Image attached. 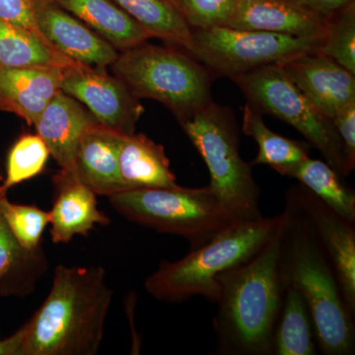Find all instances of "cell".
<instances>
[{"mask_svg":"<svg viewBox=\"0 0 355 355\" xmlns=\"http://www.w3.org/2000/svg\"><path fill=\"white\" fill-rule=\"evenodd\" d=\"M284 223L250 260L217 277L216 354L272 355V334L284 293L279 270Z\"/></svg>","mask_w":355,"mask_h":355,"instance_id":"cell-1","label":"cell"},{"mask_svg":"<svg viewBox=\"0 0 355 355\" xmlns=\"http://www.w3.org/2000/svg\"><path fill=\"white\" fill-rule=\"evenodd\" d=\"M113 289L102 268L58 266L48 297L26 323L22 355H95Z\"/></svg>","mask_w":355,"mask_h":355,"instance_id":"cell-2","label":"cell"},{"mask_svg":"<svg viewBox=\"0 0 355 355\" xmlns=\"http://www.w3.org/2000/svg\"><path fill=\"white\" fill-rule=\"evenodd\" d=\"M284 209L286 220L279 258L284 287H293L304 299L317 345L324 354H354V316L345 304L330 261L309 221L288 193Z\"/></svg>","mask_w":355,"mask_h":355,"instance_id":"cell-3","label":"cell"},{"mask_svg":"<svg viewBox=\"0 0 355 355\" xmlns=\"http://www.w3.org/2000/svg\"><path fill=\"white\" fill-rule=\"evenodd\" d=\"M286 218L284 209L277 216L235 222L180 260L163 261L146 279V291L165 302H183L202 296L216 303L219 295L217 277L258 253L277 234Z\"/></svg>","mask_w":355,"mask_h":355,"instance_id":"cell-4","label":"cell"},{"mask_svg":"<svg viewBox=\"0 0 355 355\" xmlns=\"http://www.w3.org/2000/svg\"><path fill=\"white\" fill-rule=\"evenodd\" d=\"M209 169V186L236 221L260 219V188L239 151L234 114L212 101L178 120Z\"/></svg>","mask_w":355,"mask_h":355,"instance_id":"cell-5","label":"cell"},{"mask_svg":"<svg viewBox=\"0 0 355 355\" xmlns=\"http://www.w3.org/2000/svg\"><path fill=\"white\" fill-rule=\"evenodd\" d=\"M112 67L135 97L162 103L177 120L212 102L214 76L188 51L144 42L123 51Z\"/></svg>","mask_w":355,"mask_h":355,"instance_id":"cell-6","label":"cell"},{"mask_svg":"<svg viewBox=\"0 0 355 355\" xmlns=\"http://www.w3.org/2000/svg\"><path fill=\"white\" fill-rule=\"evenodd\" d=\"M112 207L128 220L190 242L210 241L237 222L209 184L202 188H140L110 196Z\"/></svg>","mask_w":355,"mask_h":355,"instance_id":"cell-7","label":"cell"},{"mask_svg":"<svg viewBox=\"0 0 355 355\" xmlns=\"http://www.w3.org/2000/svg\"><path fill=\"white\" fill-rule=\"evenodd\" d=\"M250 104L298 130L340 177L345 175L343 144L333 123L315 109L280 64L233 77Z\"/></svg>","mask_w":355,"mask_h":355,"instance_id":"cell-8","label":"cell"},{"mask_svg":"<svg viewBox=\"0 0 355 355\" xmlns=\"http://www.w3.org/2000/svg\"><path fill=\"white\" fill-rule=\"evenodd\" d=\"M324 37H295L231 27L193 29L191 55L212 76L233 77L314 53Z\"/></svg>","mask_w":355,"mask_h":355,"instance_id":"cell-9","label":"cell"},{"mask_svg":"<svg viewBox=\"0 0 355 355\" xmlns=\"http://www.w3.org/2000/svg\"><path fill=\"white\" fill-rule=\"evenodd\" d=\"M62 91L85 105L98 123L125 135L135 132L144 113L139 98L104 69L83 64L65 69Z\"/></svg>","mask_w":355,"mask_h":355,"instance_id":"cell-10","label":"cell"},{"mask_svg":"<svg viewBox=\"0 0 355 355\" xmlns=\"http://www.w3.org/2000/svg\"><path fill=\"white\" fill-rule=\"evenodd\" d=\"M309 221L338 279L345 304L355 315V224L327 207L305 187L287 191Z\"/></svg>","mask_w":355,"mask_h":355,"instance_id":"cell-11","label":"cell"},{"mask_svg":"<svg viewBox=\"0 0 355 355\" xmlns=\"http://www.w3.org/2000/svg\"><path fill=\"white\" fill-rule=\"evenodd\" d=\"M34 15L46 41L70 60L105 69L118 58L111 44L51 0H34Z\"/></svg>","mask_w":355,"mask_h":355,"instance_id":"cell-12","label":"cell"},{"mask_svg":"<svg viewBox=\"0 0 355 355\" xmlns=\"http://www.w3.org/2000/svg\"><path fill=\"white\" fill-rule=\"evenodd\" d=\"M280 65L308 101L328 120L355 101V74L318 51Z\"/></svg>","mask_w":355,"mask_h":355,"instance_id":"cell-13","label":"cell"},{"mask_svg":"<svg viewBox=\"0 0 355 355\" xmlns=\"http://www.w3.org/2000/svg\"><path fill=\"white\" fill-rule=\"evenodd\" d=\"M80 102L60 91L40 114L34 125L60 167L57 178L76 182L77 147L83 132L96 123Z\"/></svg>","mask_w":355,"mask_h":355,"instance_id":"cell-14","label":"cell"},{"mask_svg":"<svg viewBox=\"0 0 355 355\" xmlns=\"http://www.w3.org/2000/svg\"><path fill=\"white\" fill-rule=\"evenodd\" d=\"M64 69L0 67V110L16 114L34 125L49 103L62 91Z\"/></svg>","mask_w":355,"mask_h":355,"instance_id":"cell-15","label":"cell"},{"mask_svg":"<svg viewBox=\"0 0 355 355\" xmlns=\"http://www.w3.org/2000/svg\"><path fill=\"white\" fill-rule=\"evenodd\" d=\"M123 133L96 123L83 132L77 147L76 182L96 195L110 196L125 191L119 170V150Z\"/></svg>","mask_w":355,"mask_h":355,"instance_id":"cell-16","label":"cell"},{"mask_svg":"<svg viewBox=\"0 0 355 355\" xmlns=\"http://www.w3.org/2000/svg\"><path fill=\"white\" fill-rule=\"evenodd\" d=\"M328 19L291 0H239L228 27L295 37H324Z\"/></svg>","mask_w":355,"mask_h":355,"instance_id":"cell-17","label":"cell"},{"mask_svg":"<svg viewBox=\"0 0 355 355\" xmlns=\"http://www.w3.org/2000/svg\"><path fill=\"white\" fill-rule=\"evenodd\" d=\"M57 198L50 211L51 240L69 243L77 235H87L95 225H107L109 217L98 209L94 191L78 182L55 178Z\"/></svg>","mask_w":355,"mask_h":355,"instance_id":"cell-18","label":"cell"},{"mask_svg":"<svg viewBox=\"0 0 355 355\" xmlns=\"http://www.w3.org/2000/svg\"><path fill=\"white\" fill-rule=\"evenodd\" d=\"M119 170L125 190L179 186L164 147L144 133H123L119 150Z\"/></svg>","mask_w":355,"mask_h":355,"instance_id":"cell-19","label":"cell"},{"mask_svg":"<svg viewBox=\"0 0 355 355\" xmlns=\"http://www.w3.org/2000/svg\"><path fill=\"white\" fill-rule=\"evenodd\" d=\"M106 40L125 51L153 38L113 0H51Z\"/></svg>","mask_w":355,"mask_h":355,"instance_id":"cell-20","label":"cell"},{"mask_svg":"<svg viewBox=\"0 0 355 355\" xmlns=\"http://www.w3.org/2000/svg\"><path fill=\"white\" fill-rule=\"evenodd\" d=\"M242 130L253 137L259 146L258 155L251 166L268 165L282 176L291 177L293 170L309 157V144L272 132L263 121L261 112L250 103L243 108Z\"/></svg>","mask_w":355,"mask_h":355,"instance_id":"cell-21","label":"cell"},{"mask_svg":"<svg viewBox=\"0 0 355 355\" xmlns=\"http://www.w3.org/2000/svg\"><path fill=\"white\" fill-rule=\"evenodd\" d=\"M316 347L314 326L304 299L293 287L284 286L272 334V355H314Z\"/></svg>","mask_w":355,"mask_h":355,"instance_id":"cell-22","label":"cell"},{"mask_svg":"<svg viewBox=\"0 0 355 355\" xmlns=\"http://www.w3.org/2000/svg\"><path fill=\"white\" fill-rule=\"evenodd\" d=\"M80 64L55 51L33 33L0 18V67L69 69Z\"/></svg>","mask_w":355,"mask_h":355,"instance_id":"cell-23","label":"cell"},{"mask_svg":"<svg viewBox=\"0 0 355 355\" xmlns=\"http://www.w3.org/2000/svg\"><path fill=\"white\" fill-rule=\"evenodd\" d=\"M151 37L176 44L191 55L193 29L167 0H113Z\"/></svg>","mask_w":355,"mask_h":355,"instance_id":"cell-24","label":"cell"},{"mask_svg":"<svg viewBox=\"0 0 355 355\" xmlns=\"http://www.w3.org/2000/svg\"><path fill=\"white\" fill-rule=\"evenodd\" d=\"M44 266L42 248L36 251L23 249L0 214V293H29L43 273Z\"/></svg>","mask_w":355,"mask_h":355,"instance_id":"cell-25","label":"cell"},{"mask_svg":"<svg viewBox=\"0 0 355 355\" xmlns=\"http://www.w3.org/2000/svg\"><path fill=\"white\" fill-rule=\"evenodd\" d=\"M291 178L297 180L336 214L355 224V191L343 183V178L328 163L306 158Z\"/></svg>","mask_w":355,"mask_h":355,"instance_id":"cell-26","label":"cell"},{"mask_svg":"<svg viewBox=\"0 0 355 355\" xmlns=\"http://www.w3.org/2000/svg\"><path fill=\"white\" fill-rule=\"evenodd\" d=\"M50 151L38 135H25L11 147L6 165V175L2 181L3 193L16 184L38 176L43 172Z\"/></svg>","mask_w":355,"mask_h":355,"instance_id":"cell-27","label":"cell"},{"mask_svg":"<svg viewBox=\"0 0 355 355\" xmlns=\"http://www.w3.org/2000/svg\"><path fill=\"white\" fill-rule=\"evenodd\" d=\"M317 51L355 74V1L329 18Z\"/></svg>","mask_w":355,"mask_h":355,"instance_id":"cell-28","label":"cell"},{"mask_svg":"<svg viewBox=\"0 0 355 355\" xmlns=\"http://www.w3.org/2000/svg\"><path fill=\"white\" fill-rule=\"evenodd\" d=\"M0 214L16 241L27 251L41 248L42 236L50 223L49 211L35 205H16L0 198Z\"/></svg>","mask_w":355,"mask_h":355,"instance_id":"cell-29","label":"cell"},{"mask_svg":"<svg viewBox=\"0 0 355 355\" xmlns=\"http://www.w3.org/2000/svg\"><path fill=\"white\" fill-rule=\"evenodd\" d=\"M239 0H178V9L191 29L226 27Z\"/></svg>","mask_w":355,"mask_h":355,"instance_id":"cell-30","label":"cell"},{"mask_svg":"<svg viewBox=\"0 0 355 355\" xmlns=\"http://www.w3.org/2000/svg\"><path fill=\"white\" fill-rule=\"evenodd\" d=\"M331 121L342 141L345 175L349 176L355 167V101L343 107Z\"/></svg>","mask_w":355,"mask_h":355,"instance_id":"cell-31","label":"cell"},{"mask_svg":"<svg viewBox=\"0 0 355 355\" xmlns=\"http://www.w3.org/2000/svg\"><path fill=\"white\" fill-rule=\"evenodd\" d=\"M0 18L33 33L35 36L50 44L37 26L34 15V0H0Z\"/></svg>","mask_w":355,"mask_h":355,"instance_id":"cell-32","label":"cell"},{"mask_svg":"<svg viewBox=\"0 0 355 355\" xmlns=\"http://www.w3.org/2000/svg\"><path fill=\"white\" fill-rule=\"evenodd\" d=\"M291 1L318 14L324 19H329L354 0H291Z\"/></svg>","mask_w":355,"mask_h":355,"instance_id":"cell-33","label":"cell"},{"mask_svg":"<svg viewBox=\"0 0 355 355\" xmlns=\"http://www.w3.org/2000/svg\"><path fill=\"white\" fill-rule=\"evenodd\" d=\"M26 336V324L12 336L0 342V355H22Z\"/></svg>","mask_w":355,"mask_h":355,"instance_id":"cell-34","label":"cell"},{"mask_svg":"<svg viewBox=\"0 0 355 355\" xmlns=\"http://www.w3.org/2000/svg\"><path fill=\"white\" fill-rule=\"evenodd\" d=\"M2 181H3V179H2L1 175H0V198L4 197V196H6V193H3V191H2V190H1Z\"/></svg>","mask_w":355,"mask_h":355,"instance_id":"cell-35","label":"cell"},{"mask_svg":"<svg viewBox=\"0 0 355 355\" xmlns=\"http://www.w3.org/2000/svg\"><path fill=\"white\" fill-rule=\"evenodd\" d=\"M167 1H169L170 3H172L173 6L176 7V8L178 9V0H167ZM178 10H179V9H178Z\"/></svg>","mask_w":355,"mask_h":355,"instance_id":"cell-36","label":"cell"}]
</instances>
